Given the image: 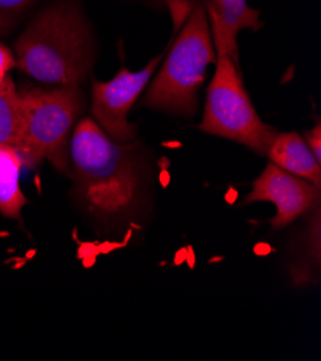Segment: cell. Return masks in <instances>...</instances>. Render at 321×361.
<instances>
[{"label":"cell","instance_id":"5","mask_svg":"<svg viewBox=\"0 0 321 361\" xmlns=\"http://www.w3.org/2000/svg\"><path fill=\"white\" fill-rule=\"evenodd\" d=\"M199 128L203 133L236 141L260 156L278 131L258 116L243 85L241 68L229 56H218L217 71L206 91Z\"/></svg>","mask_w":321,"mask_h":361},{"label":"cell","instance_id":"13","mask_svg":"<svg viewBox=\"0 0 321 361\" xmlns=\"http://www.w3.org/2000/svg\"><path fill=\"white\" fill-rule=\"evenodd\" d=\"M37 0H0V36L8 35Z\"/></svg>","mask_w":321,"mask_h":361},{"label":"cell","instance_id":"10","mask_svg":"<svg viewBox=\"0 0 321 361\" xmlns=\"http://www.w3.org/2000/svg\"><path fill=\"white\" fill-rule=\"evenodd\" d=\"M23 166L25 161L15 146H0V213L15 221H20V212L28 203L19 183Z\"/></svg>","mask_w":321,"mask_h":361},{"label":"cell","instance_id":"8","mask_svg":"<svg viewBox=\"0 0 321 361\" xmlns=\"http://www.w3.org/2000/svg\"><path fill=\"white\" fill-rule=\"evenodd\" d=\"M202 5L218 56H229L239 66L238 33L242 29L262 27L260 11L249 8L246 0H203Z\"/></svg>","mask_w":321,"mask_h":361},{"label":"cell","instance_id":"14","mask_svg":"<svg viewBox=\"0 0 321 361\" xmlns=\"http://www.w3.org/2000/svg\"><path fill=\"white\" fill-rule=\"evenodd\" d=\"M304 140L307 142V146L310 147V150L313 152L314 157L321 163V126H320V123H317L314 128H311L310 131L305 133Z\"/></svg>","mask_w":321,"mask_h":361},{"label":"cell","instance_id":"15","mask_svg":"<svg viewBox=\"0 0 321 361\" xmlns=\"http://www.w3.org/2000/svg\"><path fill=\"white\" fill-rule=\"evenodd\" d=\"M15 65L13 52L4 44H0V82L9 75L11 69L15 68Z\"/></svg>","mask_w":321,"mask_h":361},{"label":"cell","instance_id":"1","mask_svg":"<svg viewBox=\"0 0 321 361\" xmlns=\"http://www.w3.org/2000/svg\"><path fill=\"white\" fill-rule=\"evenodd\" d=\"M15 66L35 81L80 87L95 58L94 36L75 0H58L40 12L15 44Z\"/></svg>","mask_w":321,"mask_h":361},{"label":"cell","instance_id":"2","mask_svg":"<svg viewBox=\"0 0 321 361\" xmlns=\"http://www.w3.org/2000/svg\"><path fill=\"white\" fill-rule=\"evenodd\" d=\"M69 160L83 203L105 218L128 214L143 186L140 149L135 141L117 142L92 118L74 127Z\"/></svg>","mask_w":321,"mask_h":361},{"label":"cell","instance_id":"12","mask_svg":"<svg viewBox=\"0 0 321 361\" xmlns=\"http://www.w3.org/2000/svg\"><path fill=\"white\" fill-rule=\"evenodd\" d=\"M22 130V99L13 80L0 82V146H16Z\"/></svg>","mask_w":321,"mask_h":361},{"label":"cell","instance_id":"7","mask_svg":"<svg viewBox=\"0 0 321 361\" xmlns=\"http://www.w3.org/2000/svg\"><path fill=\"white\" fill-rule=\"evenodd\" d=\"M320 197V188L269 161L254 182L251 193L242 200V204L272 203L275 216L269 224L274 231H279L318 206Z\"/></svg>","mask_w":321,"mask_h":361},{"label":"cell","instance_id":"4","mask_svg":"<svg viewBox=\"0 0 321 361\" xmlns=\"http://www.w3.org/2000/svg\"><path fill=\"white\" fill-rule=\"evenodd\" d=\"M22 130L16 149L25 164L38 166L48 160L63 174L71 171V133L85 108L80 87L35 88L20 92Z\"/></svg>","mask_w":321,"mask_h":361},{"label":"cell","instance_id":"11","mask_svg":"<svg viewBox=\"0 0 321 361\" xmlns=\"http://www.w3.org/2000/svg\"><path fill=\"white\" fill-rule=\"evenodd\" d=\"M305 216L307 224L297 242L298 252L291 265V279L296 286L315 282L320 271V204Z\"/></svg>","mask_w":321,"mask_h":361},{"label":"cell","instance_id":"9","mask_svg":"<svg viewBox=\"0 0 321 361\" xmlns=\"http://www.w3.org/2000/svg\"><path fill=\"white\" fill-rule=\"evenodd\" d=\"M267 157L317 188H321V163L314 157L304 137L297 133H281L271 141Z\"/></svg>","mask_w":321,"mask_h":361},{"label":"cell","instance_id":"3","mask_svg":"<svg viewBox=\"0 0 321 361\" xmlns=\"http://www.w3.org/2000/svg\"><path fill=\"white\" fill-rule=\"evenodd\" d=\"M176 30H179L177 38L141 104L169 114L193 117L206 69L215 62V45L200 0L192 4Z\"/></svg>","mask_w":321,"mask_h":361},{"label":"cell","instance_id":"6","mask_svg":"<svg viewBox=\"0 0 321 361\" xmlns=\"http://www.w3.org/2000/svg\"><path fill=\"white\" fill-rule=\"evenodd\" d=\"M162 58L163 54L137 72L123 68L110 81L92 82L91 111L94 121L114 141L131 142L135 140L137 126L128 121V114L149 85Z\"/></svg>","mask_w":321,"mask_h":361}]
</instances>
